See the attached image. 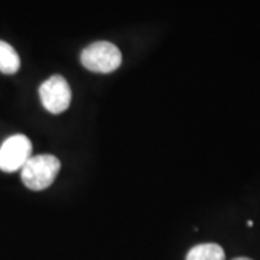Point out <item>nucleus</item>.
<instances>
[{
  "label": "nucleus",
  "mask_w": 260,
  "mask_h": 260,
  "mask_svg": "<svg viewBox=\"0 0 260 260\" xmlns=\"http://www.w3.org/2000/svg\"><path fill=\"white\" fill-rule=\"evenodd\" d=\"M247 225H249V227H253V221H251V220H249V221H247Z\"/></svg>",
  "instance_id": "8"
},
{
  "label": "nucleus",
  "mask_w": 260,
  "mask_h": 260,
  "mask_svg": "<svg viewBox=\"0 0 260 260\" xmlns=\"http://www.w3.org/2000/svg\"><path fill=\"white\" fill-rule=\"evenodd\" d=\"M81 64L91 73L110 74L121 65V52L112 42H94L81 52Z\"/></svg>",
  "instance_id": "2"
},
{
  "label": "nucleus",
  "mask_w": 260,
  "mask_h": 260,
  "mask_svg": "<svg viewBox=\"0 0 260 260\" xmlns=\"http://www.w3.org/2000/svg\"><path fill=\"white\" fill-rule=\"evenodd\" d=\"M39 99L45 110L52 114H59L70 107L71 88L62 75H52L41 84Z\"/></svg>",
  "instance_id": "4"
},
{
  "label": "nucleus",
  "mask_w": 260,
  "mask_h": 260,
  "mask_svg": "<svg viewBox=\"0 0 260 260\" xmlns=\"http://www.w3.org/2000/svg\"><path fill=\"white\" fill-rule=\"evenodd\" d=\"M185 260H225V253L217 243H203L188 251Z\"/></svg>",
  "instance_id": "5"
},
{
  "label": "nucleus",
  "mask_w": 260,
  "mask_h": 260,
  "mask_svg": "<svg viewBox=\"0 0 260 260\" xmlns=\"http://www.w3.org/2000/svg\"><path fill=\"white\" fill-rule=\"evenodd\" d=\"M233 260H251L249 257H237V259H233Z\"/></svg>",
  "instance_id": "7"
},
{
  "label": "nucleus",
  "mask_w": 260,
  "mask_h": 260,
  "mask_svg": "<svg viewBox=\"0 0 260 260\" xmlns=\"http://www.w3.org/2000/svg\"><path fill=\"white\" fill-rule=\"evenodd\" d=\"M32 156V143L25 135H13L0 146V171L16 172Z\"/></svg>",
  "instance_id": "3"
},
{
  "label": "nucleus",
  "mask_w": 260,
  "mask_h": 260,
  "mask_svg": "<svg viewBox=\"0 0 260 260\" xmlns=\"http://www.w3.org/2000/svg\"><path fill=\"white\" fill-rule=\"evenodd\" d=\"M20 68V58L15 48L10 44L0 41V73L3 74H16Z\"/></svg>",
  "instance_id": "6"
},
{
  "label": "nucleus",
  "mask_w": 260,
  "mask_h": 260,
  "mask_svg": "<svg viewBox=\"0 0 260 260\" xmlns=\"http://www.w3.org/2000/svg\"><path fill=\"white\" fill-rule=\"evenodd\" d=\"M61 169L59 159L54 155H37L30 156L23 165L22 182L32 191H42L52 185L56 175Z\"/></svg>",
  "instance_id": "1"
}]
</instances>
